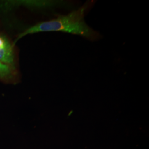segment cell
Returning <instances> with one entry per match:
<instances>
[{
    "instance_id": "cell-1",
    "label": "cell",
    "mask_w": 149,
    "mask_h": 149,
    "mask_svg": "<svg viewBox=\"0 0 149 149\" xmlns=\"http://www.w3.org/2000/svg\"><path fill=\"white\" fill-rule=\"evenodd\" d=\"M92 3L88 1L66 15H59L53 19L41 22L28 28L17 37L13 45H15L20 39L26 36L40 32H63L80 36L91 42L100 40L102 38L101 34L90 27L85 20V13Z\"/></svg>"
},
{
    "instance_id": "cell-2",
    "label": "cell",
    "mask_w": 149,
    "mask_h": 149,
    "mask_svg": "<svg viewBox=\"0 0 149 149\" xmlns=\"http://www.w3.org/2000/svg\"><path fill=\"white\" fill-rule=\"evenodd\" d=\"M55 2L42 1H7L1 2L0 8L4 12L11 10L19 6H24L30 8H45L53 6Z\"/></svg>"
},
{
    "instance_id": "cell-3",
    "label": "cell",
    "mask_w": 149,
    "mask_h": 149,
    "mask_svg": "<svg viewBox=\"0 0 149 149\" xmlns=\"http://www.w3.org/2000/svg\"><path fill=\"white\" fill-rule=\"evenodd\" d=\"M0 61L3 64L14 66L15 55L13 45L8 39L0 35Z\"/></svg>"
},
{
    "instance_id": "cell-4",
    "label": "cell",
    "mask_w": 149,
    "mask_h": 149,
    "mask_svg": "<svg viewBox=\"0 0 149 149\" xmlns=\"http://www.w3.org/2000/svg\"><path fill=\"white\" fill-rule=\"evenodd\" d=\"M17 74L15 67L0 61V80L10 81L13 80Z\"/></svg>"
}]
</instances>
